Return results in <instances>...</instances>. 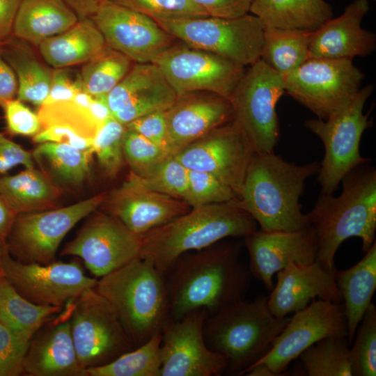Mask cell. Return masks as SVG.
Segmentation results:
<instances>
[{"mask_svg":"<svg viewBox=\"0 0 376 376\" xmlns=\"http://www.w3.org/2000/svg\"><path fill=\"white\" fill-rule=\"evenodd\" d=\"M240 253V243L219 241L178 257L165 274L171 319L198 308L212 315L243 299L251 274Z\"/></svg>","mask_w":376,"mask_h":376,"instance_id":"6da1fadb","label":"cell"},{"mask_svg":"<svg viewBox=\"0 0 376 376\" xmlns=\"http://www.w3.org/2000/svg\"><path fill=\"white\" fill-rule=\"evenodd\" d=\"M17 215L0 193V241L6 242Z\"/></svg>","mask_w":376,"mask_h":376,"instance_id":"9f6ffc18","label":"cell"},{"mask_svg":"<svg viewBox=\"0 0 376 376\" xmlns=\"http://www.w3.org/2000/svg\"><path fill=\"white\" fill-rule=\"evenodd\" d=\"M18 84L17 77L0 52V107L17 96Z\"/></svg>","mask_w":376,"mask_h":376,"instance_id":"db71d44e","label":"cell"},{"mask_svg":"<svg viewBox=\"0 0 376 376\" xmlns=\"http://www.w3.org/2000/svg\"><path fill=\"white\" fill-rule=\"evenodd\" d=\"M2 42H0V44Z\"/></svg>","mask_w":376,"mask_h":376,"instance_id":"91938a15","label":"cell"},{"mask_svg":"<svg viewBox=\"0 0 376 376\" xmlns=\"http://www.w3.org/2000/svg\"><path fill=\"white\" fill-rule=\"evenodd\" d=\"M126 126L111 117L97 130L93 138L91 150L109 178L115 177L123 162V141Z\"/></svg>","mask_w":376,"mask_h":376,"instance_id":"b9f144b4","label":"cell"},{"mask_svg":"<svg viewBox=\"0 0 376 376\" xmlns=\"http://www.w3.org/2000/svg\"><path fill=\"white\" fill-rule=\"evenodd\" d=\"M107 46L104 38L91 17L79 19L66 31L38 45L42 59L54 68L84 64Z\"/></svg>","mask_w":376,"mask_h":376,"instance_id":"83f0119b","label":"cell"},{"mask_svg":"<svg viewBox=\"0 0 376 376\" xmlns=\"http://www.w3.org/2000/svg\"><path fill=\"white\" fill-rule=\"evenodd\" d=\"M364 165L343 178L338 196L322 193L308 213L317 239L315 262L331 272L336 271L335 256L345 240L359 237L363 253L375 242L376 171Z\"/></svg>","mask_w":376,"mask_h":376,"instance_id":"3957f363","label":"cell"},{"mask_svg":"<svg viewBox=\"0 0 376 376\" xmlns=\"http://www.w3.org/2000/svg\"><path fill=\"white\" fill-rule=\"evenodd\" d=\"M257 226L238 200L192 207L142 235L140 256L166 274L182 254L225 238H245L256 231Z\"/></svg>","mask_w":376,"mask_h":376,"instance_id":"277c9868","label":"cell"},{"mask_svg":"<svg viewBox=\"0 0 376 376\" xmlns=\"http://www.w3.org/2000/svg\"><path fill=\"white\" fill-rule=\"evenodd\" d=\"M33 140L36 143H67L79 150L91 149L93 143V139L82 136L71 128L61 125H53L42 129L33 137Z\"/></svg>","mask_w":376,"mask_h":376,"instance_id":"681fc988","label":"cell"},{"mask_svg":"<svg viewBox=\"0 0 376 376\" xmlns=\"http://www.w3.org/2000/svg\"><path fill=\"white\" fill-rule=\"evenodd\" d=\"M91 18L107 45L134 63H153L177 42L152 18L109 0Z\"/></svg>","mask_w":376,"mask_h":376,"instance_id":"ac0fdd59","label":"cell"},{"mask_svg":"<svg viewBox=\"0 0 376 376\" xmlns=\"http://www.w3.org/2000/svg\"><path fill=\"white\" fill-rule=\"evenodd\" d=\"M315 299L343 302L335 272L327 271L315 261L290 263L276 273V283L267 297V304L274 316L283 318Z\"/></svg>","mask_w":376,"mask_h":376,"instance_id":"d4e9b609","label":"cell"},{"mask_svg":"<svg viewBox=\"0 0 376 376\" xmlns=\"http://www.w3.org/2000/svg\"><path fill=\"white\" fill-rule=\"evenodd\" d=\"M6 246V242H3L0 241V278L2 276V273H1V258H2L3 253L4 251V249H5Z\"/></svg>","mask_w":376,"mask_h":376,"instance_id":"680465c9","label":"cell"},{"mask_svg":"<svg viewBox=\"0 0 376 376\" xmlns=\"http://www.w3.org/2000/svg\"><path fill=\"white\" fill-rule=\"evenodd\" d=\"M0 193L19 214L33 213L57 207L63 189L35 167L0 177Z\"/></svg>","mask_w":376,"mask_h":376,"instance_id":"1f68e13d","label":"cell"},{"mask_svg":"<svg viewBox=\"0 0 376 376\" xmlns=\"http://www.w3.org/2000/svg\"><path fill=\"white\" fill-rule=\"evenodd\" d=\"M320 163L302 165L285 161L274 152H255L249 164L239 205L263 231H293L310 225L299 203L305 182L319 171Z\"/></svg>","mask_w":376,"mask_h":376,"instance_id":"7a4b0ae2","label":"cell"},{"mask_svg":"<svg viewBox=\"0 0 376 376\" xmlns=\"http://www.w3.org/2000/svg\"><path fill=\"white\" fill-rule=\"evenodd\" d=\"M188 172L184 165L171 156L145 176L130 173L146 189L185 201L188 190Z\"/></svg>","mask_w":376,"mask_h":376,"instance_id":"60d3db41","label":"cell"},{"mask_svg":"<svg viewBox=\"0 0 376 376\" xmlns=\"http://www.w3.org/2000/svg\"><path fill=\"white\" fill-rule=\"evenodd\" d=\"M244 239L251 275L270 291L274 275L290 263L307 265L315 261L317 239L311 224L293 231L257 230Z\"/></svg>","mask_w":376,"mask_h":376,"instance_id":"ffe728a7","label":"cell"},{"mask_svg":"<svg viewBox=\"0 0 376 376\" xmlns=\"http://www.w3.org/2000/svg\"><path fill=\"white\" fill-rule=\"evenodd\" d=\"M162 333L109 363L86 369L87 376H160Z\"/></svg>","mask_w":376,"mask_h":376,"instance_id":"f35d334b","label":"cell"},{"mask_svg":"<svg viewBox=\"0 0 376 376\" xmlns=\"http://www.w3.org/2000/svg\"><path fill=\"white\" fill-rule=\"evenodd\" d=\"M42 171L62 189L75 188L86 180L90 173L91 149L79 150L67 143L44 142L31 152Z\"/></svg>","mask_w":376,"mask_h":376,"instance_id":"836d02e7","label":"cell"},{"mask_svg":"<svg viewBox=\"0 0 376 376\" xmlns=\"http://www.w3.org/2000/svg\"><path fill=\"white\" fill-rule=\"evenodd\" d=\"M204 308L194 310L171 321L162 332L160 376H217L226 372V361L206 345Z\"/></svg>","mask_w":376,"mask_h":376,"instance_id":"d6986e66","label":"cell"},{"mask_svg":"<svg viewBox=\"0 0 376 376\" xmlns=\"http://www.w3.org/2000/svg\"><path fill=\"white\" fill-rule=\"evenodd\" d=\"M237 200L238 198L231 189L212 174L189 170L188 190L185 202L190 207Z\"/></svg>","mask_w":376,"mask_h":376,"instance_id":"ee69618b","label":"cell"},{"mask_svg":"<svg viewBox=\"0 0 376 376\" xmlns=\"http://www.w3.org/2000/svg\"><path fill=\"white\" fill-rule=\"evenodd\" d=\"M335 277L343 301L347 340L351 345L376 290L375 242L354 265L345 270H336Z\"/></svg>","mask_w":376,"mask_h":376,"instance_id":"f1b7e54d","label":"cell"},{"mask_svg":"<svg viewBox=\"0 0 376 376\" xmlns=\"http://www.w3.org/2000/svg\"><path fill=\"white\" fill-rule=\"evenodd\" d=\"M37 114L42 129L61 125L91 139L111 117L105 97H94L82 91L70 100L42 104Z\"/></svg>","mask_w":376,"mask_h":376,"instance_id":"4dcf8cb0","label":"cell"},{"mask_svg":"<svg viewBox=\"0 0 376 376\" xmlns=\"http://www.w3.org/2000/svg\"><path fill=\"white\" fill-rule=\"evenodd\" d=\"M132 62L107 45L83 64L77 77L81 91L94 97H106L128 72Z\"/></svg>","mask_w":376,"mask_h":376,"instance_id":"8d00e7d4","label":"cell"},{"mask_svg":"<svg viewBox=\"0 0 376 376\" xmlns=\"http://www.w3.org/2000/svg\"><path fill=\"white\" fill-rule=\"evenodd\" d=\"M373 91V86L367 85L347 107L327 119L313 118L304 123L324 147L318 173L322 194H333L349 172L369 161L361 155L359 145L369 126L368 114L363 113V107Z\"/></svg>","mask_w":376,"mask_h":376,"instance_id":"ba28073f","label":"cell"},{"mask_svg":"<svg viewBox=\"0 0 376 376\" xmlns=\"http://www.w3.org/2000/svg\"><path fill=\"white\" fill-rule=\"evenodd\" d=\"M72 299L32 336L22 363L23 373L30 376H87L86 369L79 363L71 333Z\"/></svg>","mask_w":376,"mask_h":376,"instance_id":"7402d4cb","label":"cell"},{"mask_svg":"<svg viewBox=\"0 0 376 376\" xmlns=\"http://www.w3.org/2000/svg\"><path fill=\"white\" fill-rule=\"evenodd\" d=\"M313 31L265 27L260 59L282 75L294 70L309 58Z\"/></svg>","mask_w":376,"mask_h":376,"instance_id":"e575fe53","label":"cell"},{"mask_svg":"<svg viewBox=\"0 0 376 376\" xmlns=\"http://www.w3.org/2000/svg\"><path fill=\"white\" fill-rule=\"evenodd\" d=\"M178 95L154 63H135L107 95L112 118L123 125L148 113L166 110Z\"/></svg>","mask_w":376,"mask_h":376,"instance_id":"44dd1931","label":"cell"},{"mask_svg":"<svg viewBox=\"0 0 376 376\" xmlns=\"http://www.w3.org/2000/svg\"><path fill=\"white\" fill-rule=\"evenodd\" d=\"M369 8L368 0H354L340 15L331 17L314 30L309 58L352 60L372 54L376 47L375 34L361 27Z\"/></svg>","mask_w":376,"mask_h":376,"instance_id":"484cf974","label":"cell"},{"mask_svg":"<svg viewBox=\"0 0 376 376\" xmlns=\"http://www.w3.org/2000/svg\"><path fill=\"white\" fill-rule=\"evenodd\" d=\"M350 354L353 376L376 375V307L372 303L357 329Z\"/></svg>","mask_w":376,"mask_h":376,"instance_id":"ab89813d","label":"cell"},{"mask_svg":"<svg viewBox=\"0 0 376 376\" xmlns=\"http://www.w3.org/2000/svg\"><path fill=\"white\" fill-rule=\"evenodd\" d=\"M165 115L167 150L171 156L233 119L230 101L209 92H194L178 97L166 109Z\"/></svg>","mask_w":376,"mask_h":376,"instance_id":"cb8c5ba5","label":"cell"},{"mask_svg":"<svg viewBox=\"0 0 376 376\" xmlns=\"http://www.w3.org/2000/svg\"><path fill=\"white\" fill-rule=\"evenodd\" d=\"M78 20L77 14L63 0H21L12 35L38 47Z\"/></svg>","mask_w":376,"mask_h":376,"instance_id":"4316f807","label":"cell"},{"mask_svg":"<svg viewBox=\"0 0 376 376\" xmlns=\"http://www.w3.org/2000/svg\"><path fill=\"white\" fill-rule=\"evenodd\" d=\"M81 91L77 78L72 79L66 68H54L49 92L42 104L70 100Z\"/></svg>","mask_w":376,"mask_h":376,"instance_id":"816d5d0a","label":"cell"},{"mask_svg":"<svg viewBox=\"0 0 376 376\" xmlns=\"http://www.w3.org/2000/svg\"><path fill=\"white\" fill-rule=\"evenodd\" d=\"M63 307L33 303L22 296L3 276L0 278V322L27 338L31 339Z\"/></svg>","mask_w":376,"mask_h":376,"instance_id":"d590c367","label":"cell"},{"mask_svg":"<svg viewBox=\"0 0 376 376\" xmlns=\"http://www.w3.org/2000/svg\"><path fill=\"white\" fill-rule=\"evenodd\" d=\"M165 111H154L142 116L126 124L125 126L127 129L139 133L169 153Z\"/></svg>","mask_w":376,"mask_h":376,"instance_id":"c3c4849f","label":"cell"},{"mask_svg":"<svg viewBox=\"0 0 376 376\" xmlns=\"http://www.w3.org/2000/svg\"><path fill=\"white\" fill-rule=\"evenodd\" d=\"M2 109L8 134L33 137L42 130L38 114L18 99L10 100Z\"/></svg>","mask_w":376,"mask_h":376,"instance_id":"7dc6e473","label":"cell"},{"mask_svg":"<svg viewBox=\"0 0 376 376\" xmlns=\"http://www.w3.org/2000/svg\"><path fill=\"white\" fill-rule=\"evenodd\" d=\"M178 97L209 92L230 100L245 67L217 54L175 42L154 62Z\"/></svg>","mask_w":376,"mask_h":376,"instance_id":"4fadbf2b","label":"cell"},{"mask_svg":"<svg viewBox=\"0 0 376 376\" xmlns=\"http://www.w3.org/2000/svg\"><path fill=\"white\" fill-rule=\"evenodd\" d=\"M30 340L0 322V376L23 373L22 363Z\"/></svg>","mask_w":376,"mask_h":376,"instance_id":"bcb514c9","label":"cell"},{"mask_svg":"<svg viewBox=\"0 0 376 376\" xmlns=\"http://www.w3.org/2000/svg\"><path fill=\"white\" fill-rule=\"evenodd\" d=\"M21 0H0V42L12 36L15 17Z\"/></svg>","mask_w":376,"mask_h":376,"instance_id":"11a10c76","label":"cell"},{"mask_svg":"<svg viewBox=\"0 0 376 376\" xmlns=\"http://www.w3.org/2000/svg\"><path fill=\"white\" fill-rule=\"evenodd\" d=\"M154 20L176 40L244 67L260 59L265 27L251 13L233 18L198 16Z\"/></svg>","mask_w":376,"mask_h":376,"instance_id":"52a82bcc","label":"cell"},{"mask_svg":"<svg viewBox=\"0 0 376 376\" xmlns=\"http://www.w3.org/2000/svg\"><path fill=\"white\" fill-rule=\"evenodd\" d=\"M347 334L343 303L315 299L294 313L270 350L255 363L267 365L276 376L285 375L290 363L314 343Z\"/></svg>","mask_w":376,"mask_h":376,"instance_id":"2e32d148","label":"cell"},{"mask_svg":"<svg viewBox=\"0 0 376 376\" xmlns=\"http://www.w3.org/2000/svg\"><path fill=\"white\" fill-rule=\"evenodd\" d=\"M124 159L130 172L145 176L163 161L171 157L165 150L139 133L126 127L123 141Z\"/></svg>","mask_w":376,"mask_h":376,"instance_id":"7bdbcfd3","label":"cell"},{"mask_svg":"<svg viewBox=\"0 0 376 376\" xmlns=\"http://www.w3.org/2000/svg\"><path fill=\"white\" fill-rule=\"evenodd\" d=\"M102 205L105 212L141 236L185 214L190 207L183 201L146 189L130 173Z\"/></svg>","mask_w":376,"mask_h":376,"instance_id":"603a6c76","label":"cell"},{"mask_svg":"<svg viewBox=\"0 0 376 376\" xmlns=\"http://www.w3.org/2000/svg\"><path fill=\"white\" fill-rule=\"evenodd\" d=\"M107 195L102 193L68 206L17 214L6 242L9 253L24 263L55 261L68 233L102 205Z\"/></svg>","mask_w":376,"mask_h":376,"instance_id":"7c38bea8","label":"cell"},{"mask_svg":"<svg viewBox=\"0 0 376 376\" xmlns=\"http://www.w3.org/2000/svg\"><path fill=\"white\" fill-rule=\"evenodd\" d=\"M249 13L264 27L314 31L333 16L324 0H253Z\"/></svg>","mask_w":376,"mask_h":376,"instance_id":"d6a6232c","label":"cell"},{"mask_svg":"<svg viewBox=\"0 0 376 376\" xmlns=\"http://www.w3.org/2000/svg\"><path fill=\"white\" fill-rule=\"evenodd\" d=\"M283 77L285 93L325 120L351 102L365 75L352 60L309 58Z\"/></svg>","mask_w":376,"mask_h":376,"instance_id":"30bf717a","label":"cell"},{"mask_svg":"<svg viewBox=\"0 0 376 376\" xmlns=\"http://www.w3.org/2000/svg\"><path fill=\"white\" fill-rule=\"evenodd\" d=\"M254 150L233 122L223 125L174 155L189 170L212 174L237 197Z\"/></svg>","mask_w":376,"mask_h":376,"instance_id":"e0dca14e","label":"cell"},{"mask_svg":"<svg viewBox=\"0 0 376 376\" xmlns=\"http://www.w3.org/2000/svg\"><path fill=\"white\" fill-rule=\"evenodd\" d=\"M79 19L91 17L104 0H63Z\"/></svg>","mask_w":376,"mask_h":376,"instance_id":"6f0895ef","label":"cell"},{"mask_svg":"<svg viewBox=\"0 0 376 376\" xmlns=\"http://www.w3.org/2000/svg\"><path fill=\"white\" fill-rule=\"evenodd\" d=\"M285 93L283 77L261 59L250 65L230 99L233 122L254 152H272L280 136L276 106Z\"/></svg>","mask_w":376,"mask_h":376,"instance_id":"9c48e42d","label":"cell"},{"mask_svg":"<svg viewBox=\"0 0 376 376\" xmlns=\"http://www.w3.org/2000/svg\"><path fill=\"white\" fill-rule=\"evenodd\" d=\"M0 52L17 77L16 98L41 106L49 92L53 70L37 56L30 43L13 35L0 44Z\"/></svg>","mask_w":376,"mask_h":376,"instance_id":"f546056e","label":"cell"},{"mask_svg":"<svg viewBox=\"0 0 376 376\" xmlns=\"http://www.w3.org/2000/svg\"><path fill=\"white\" fill-rule=\"evenodd\" d=\"M72 340L84 369L111 363L135 348L112 305L95 288L72 299Z\"/></svg>","mask_w":376,"mask_h":376,"instance_id":"8fae6325","label":"cell"},{"mask_svg":"<svg viewBox=\"0 0 376 376\" xmlns=\"http://www.w3.org/2000/svg\"><path fill=\"white\" fill-rule=\"evenodd\" d=\"M212 17L233 18L249 13L253 0H191Z\"/></svg>","mask_w":376,"mask_h":376,"instance_id":"f5cc1de1","label":"cell"},{"mask_svg":"<svg viewBox=\"0 0 376 376\" xmlns=\"http://www.w3.org/2000/svg\"><path fill=\"white\" fill-rule=\"evenodd\" d=\"M2 276L24 297L40 305L63 307L82 291L95 288L97 279L87 276L75 260L42 265L15 260L6 246L1 258Z\"/></svg>","mask_w":376,"mask_h":376,"instance_id":"9a60e30c","label":"cell"},{"mask_svg":"<svg viewBox=\"0 0 376 376\" xmlns=\"http://www.w3.org/2000/svg\"><path fill=\"white\" fill-rule=\"evenodd\" d=\"M347 336H330L314 343L299 356L308 376H353Z\"/></svg>","mask_w":376,"mask_h":376,"instance_id":"74e56055","label":"cell"},{"mask_svg":"<svg viewBox=\"0 0 376 376\" xmlns=\"http://www.w3.org/2000/svg\"><path fill=\"white\" fill-rule=\"evenodd\" d=\"M65 244L61 256L80 258L86 267L100 278L140 256L142 236L107 212H95Z\"/></svg>","mask_w":376,"mask_h":376,"instance_id":"5bb4252c","label":"cell"},{"mask_svg":"<svg viewBox=\"0 0 376 376\" xmlns=\"http://www.w3.org/2000/svg\"><path fill=\"white\" fill-rule=\"evenodd\" d=\"M95 288L114 308L135 347L172 320L165 274L141 256L100 277Z\"/></svg>","mask_w":376,"mask_h":376,"instance_id":"5b68a950","label":"cell"},{"mask_svg":"<svg viewBox=\"0 0 376 376\" xmlns=\"http://www.w3.org/2000/svg\"><path fill=\"white\" fill-rule=\"evenodd\" d=\"M19 165L26 169L34 167L31 152L0 132V177Z\"/></svg>","mask_w":376,"mask_h":376,"instance_id":"f907efd6","label":"cell"},{"mask_svg":"<svg viewBox=\"0 0 376 376\" xmlns=\"http://www.w3.org/2000/svg\"><path fill=\"white\" fill-rule=\"evenodd\" d=\"M290 318L270 311L267 297L232 303L207 315L203 324L206 345L226 361V373L242 375L270 350Z\"/></svg>","mask_w":376,"mask_h":376,"instance_id":"8992f818","label":"cell"},{"mask_svg":"<svg viewBox=\"0 0 376 376\" xmlns=\"http://www.w3.org/2000/svg\"><path fill=\"white\" fill-rule=\"evenodd\" d=\"M153 19L183 17L209 16L191 0H109Z\"/></svg>","mask_w":376,"mask_h":376,"instance_id":"f6af8a7d","label":"cell"}]
</instances>
